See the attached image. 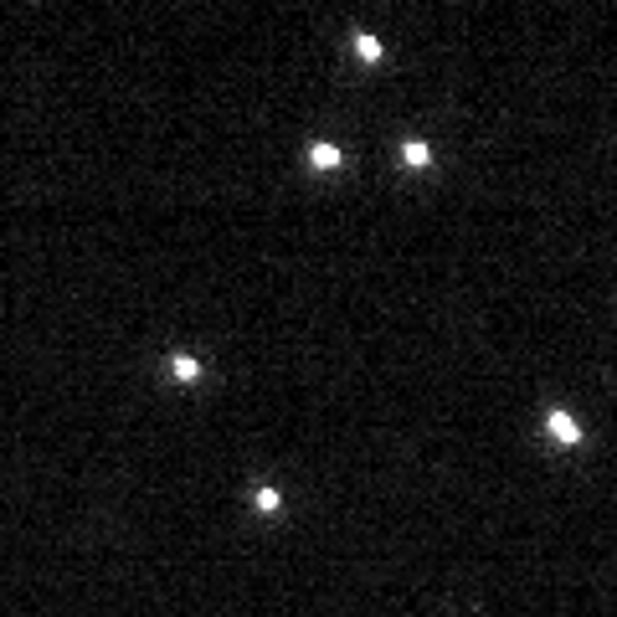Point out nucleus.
<instances>
[{"label":"nucleus","mask_w":617,"mask_h":617,"mask_svg":"<svg viewBox=\"0 0 617 617\" xmlns=\"http://www.w3.org/2000/svg\"><path fill=\"white\" fill-rule=\"evenodd\" d=\"M550 432H556L561 443H576V437H581V432H576V422L566 417V412H556V417H550Z\"/></svg>","instance_id":"nucleus-1"},{"label":"nucleus","mask_w":617,"mask_h":617,"mask_svg":"<svg viewBox=\"0 0 617 617\" xmlns=\"http://www.w3.org/2000/svg\"><path fill=\"white\" fill-rule=\"evenodd\" d=\"M355 52H361L365 62H376V57H381V41H376V37H355Z\"/></svg>","instance_id":"nucleus-2"},{"label":"nucleus","mask_w":617,"mask_h":617,"mask_svg":"<svg viewBox=\"0 0 617 617\" xmlns=\"http://www.w3.org/2000/svg\"><path fill=\"white\" fill-rule=\"evenodd\" d=\"M314 165H339V150H330V144H314Z\"/></svg>","instance_id":"nucleus-3"},{"label":"nucleus","mask_w":617,"mask_h":617,"mask_svg":"<svg viewBox=\"0 0 617 617\" xmlns=\"http://www.w3.org/2000/svg\"><path fill=\"white\" fill-rule=\"evenodd\" d=\"M407 160H412V165H427L432 155H427V144H417V139H412V144H407Z\"/></svg>","instance_id":"nucleus-4"}]
</instances>
